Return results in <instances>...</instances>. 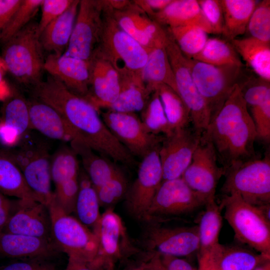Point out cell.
Segmentation results:
<instances>
[{
    "label": "cell",
    "mask_w": 270,
    "mask_h": 270,
    "mask_svg": "<svg viewBox=\"0 0 270 270\" xmlns=\"http://www.w3.org/2000/svg\"><path fill=\"white\" fill-rule=\"evenodd\" d=\"M1 232L52 240L48 206L34 200H18L16 210Z\"/></svg>",
    "instance_id": "cell-19"
},
{
    "label": "cell",
    "mask_w": 270,
    "mask_h": 270,
    "mask_svg": "<svg viewBox=\"0 0 270 270\" xmlns=\"http://www.w3.org/2000/svg\"><path fill=\"white\" fill-rule=\"evenodd\" d=\"M192 58L216 66H244L230 42L216 38H208L202 49Z\"/></svg>",
    "instance_id": "cell-37"
},
{
    "label": "cell",
    "mask_w": 270,
    "mask_h": 270,
    "mask_svg": "<svg viewBox=\"0 0 270 270\" xmlns=\"http://www.w3.org/2000/svg\"><path fill=\"white\" fill-rule=\"evenodd\" d=\"M78 158L71 147L62 146L55 152L50 160L51 178L55 186L78 176Z\"/></svg>",
    "instance_id": "cell-41"
},
{
    "label": "cell",
    "mask_w": 270,
    "mask_h": 270,
    "mask_svg": "<svg viewBox=\"0 0 270 270\" xmlns=\"http://www.w3.org/2000/svg\"><path fill=\"white\" fill-rule=\"evenodd\" d=\"M66 270H96L90 263L68 258V263Z\"/></svg>",
    "instance_id": "cell-56"
},
{
    "label": "cell",
    "mask_w": 270,
    "mask_h": 270,
    "mask_svg": "<svg viewBox=\"0 0 270 270\" xmlns=\"http://www.w3.org/2000/svg\"><path fill=\"white\" fill-rule=\"evenodd\" d=\"M204 260L205 262H206L207 269H204V270H208V264H207L206 262V260Z\"/></svg>",
    "instance_id": "cell-60"
},
{
    "label": "cell",
    "mask_w": 270,
    "mask_h": 270,
    "mask_svg": "<svg viewBox=\"0 0 270 270\" xmlns=\"http://www.w3.org/2000/svg\"><path fill=\"white\" fill-rule=\"evenodd\" d=\"M44 70L62 82L70 91L85 99L89 94L90 61L66 55L50 54Z\"/></svg>",
    "instance_id": "cell-20"
},
{
    "label": "cell",
    "mask_w": 270,
    "mask_h": 270,
    "mask_svg": "<svg viewBox=\"0 0 270 270\" xmlns=\"http://www.w3.org/2000/svg\"><path fill=\"white\" fill-rule=\"evenodd\" d=\"M185 58L192 79L209 110L210 122L239 84L244 67L216 66Z\"/></svg>",
    "instance_id": "cell-8"
},
{
    "label": "cell",
    "mask_w": 270,
    "mask_h": 270,
    "mask_svg": "<svg viewBox=\"0 0 270 270\" xmlns=\"http://www.w3.org/2000/svg\"><path fill=\"white\" fill-rule=\"evenodd\" d=\"M53 240L0 232V254L26 260H47L60 250Z\"/></svg>",
    "instance_id": "cell-25"
},
{
    "label": "cell",
    "mask_w": 270,
    "mask_h": 270,
    "mask_svg": "<svg viewBox=\"0 0 270 270\" xmlns=\"http://www.w3.org/2000/svg\"><path fill=\"white\" fill-rule=\"evenodd\" d=\"M149 256L145 262L131 270H164L162 255L149 252Z\"/></svg>",
    "instance_id": "cell-54"
},
{
    "label": "cell",
    "mask_w": 270,
    "mask_h": 270,
    "mask_svg": "<svg viewBox=\"0 0 270 270\" xmlns=\"http://www.w3.org/2000/svg\"><path fill=\"white\" fill-rule=\"evenodd\" d=\"M34 97L56 109L76 133L78 140L116 162L129 164L132 158L103 122L98 110L88 101L70 91L49 76L34 86Z\"/></svg>",
    "instance_id": "cell-1"
},
{
    "label": "cell",
    "mask_w": 270,
    "mask_h": 270,
    "mask_svg": "<svg viewBox=\"0 0 270 270\" xmlns=\"http://www.w3.org/2000/svg\"><path fill=\"white\" fill-rule=\"evenodd\" d=\"M94 189L100 206H110L126 195L128 190V181L124 174L120 170L110 180Z\"/></svg>",
    "instance_id": "cell-45"
},
{
    "label": "cell",
    "mask_w": 270,
    "mask_h": 270,
    "mask_svg": "<svg viewBox=\"0 0 270 270\" xmlns=\"http://www.w3.org/2000/svg\"><path fill=\"white\" fill-rule=\"evenodd\" d=\"M15 151L8 152L22 172L24 180L38 201L47 206L54 198L51 190L50 159L48 146L27 134Z\"/></svg>",
    "instance_id": "cell-7"
},
{
    "label": "cell",
    "mask_w": 270,
    "mask_h": 270,
    "mask_svg": "<svg viewBox=\"0 0 270 270\" xmlns=\"http://www.w3.org/2000/svg\"><path fill=\"white\" fill-rule=\"evenodd\" d=\"M42 2V0H22L2 34L1 42L5 43L28 24L40 8Z\"/></svg>",
    "instance_id": "cell-43"
},
{
    "label": "cell",
    "mask_w": 270,
    "mask_h": 270,
    "mask_svg": "<svg viewBox=\"0 0 270 270\" xmlns=\"http://www.w3.org/2000/svg\"><path fill=\"white\" fill-rule=\"evenodd\" d=\"M22 0H0V38Z\"/></svg>",
    "instance_id": "cell-51"
},
{
    "label": "cell",
    "mask_w": 270,
    "mask_h": 270,
    "mask_svg": "<svg viewBox=\"0 0 270 270\" xmlns=\"http://www.w3.org/2000/svg\"><path fill=\"white\" fill-rule=\"evenodd\" d=\"M4 44L1 58L7 72L25 85L41 82L45 59L38 23L30 22Z\"/></svg>",
    "instance_id": "cell-4"
},
{
    "label": "cell",
    "mask_w": 270,
    "mask_h": 270,
    "mask_svg": "<svg viewBox=\"0 0 270 270\" xmlns=\"http://www.w3.org/2000/svg\"><path fill=\"white\" fill-rule=\"evenodd\" d=\"M184 56L192 58L204 48L208 40V33L200 27L184 26L166 28Z\"/></svg>",
    "instance_id": "cell-39"
},
{
    "label": "cell",
    "mask_w": 270,
    "mask_h": 270,
    "mask_svg": "<svg viewBox=\"0 0 270 270\" xmlns=\"http://www.w3.org/2000/svg\"><path fill=\"white\" fill-rule=\"evenodd\" d=\"M224 14L222 34L230 42L244 34L256 8L255 0H220Z\"/></svg>",
    "instance_id": "cell-32"
},
{
    "label": "cell",
    "mask_w": 270,
    "mask_h": 270,
    "mask_svg": "<svg viewBox=\"0 0 270 270\" xmlns=\"http://www.w3.org/2000/svg\"><path fill=\"white\" fill-rule=\"evenodd\" d=\"M7 72L5 65L2 59L0 58V86L4 82V76L6 72Z\"/></svg>",
    "instance_id": "cell-58"
},
{
    "label": "cell",
    "mask_w": 270,
    "mask_h": 270,
    "mask_svg": "<svg viewBox=\"0 0 270 270\" xmlns=\"http://www.w3.org/2000/svg\"><path fill=\"white\" fill-rule=\"evenodd\" d=\"M248 107L237 84L202 135L212 144L226 171L236 164L256 158L254 146L257 134Z\"/></svg>",
    "instance_id": "cell-2"
},
{
    "label": "cell",
    "mask_w": 270,
    "mask_h": 270,
    "mask_svg": "<svg viewBox=\"0 0 270 270\" xmlns=\"http://www.w3.org/2000/svg\"><path fill=\"white\" fill-rule=\"evenodd\" d=\"M78 180L79 189L74 212L83 224L94 228L100 216L96 192L84 170H80Z\"/></svg>",
    "instance_id": "cell-35"
},
{
    "label": "cell",
    "mask_w": 270,
    "mask_h": 270,
    "mask_svg": "<svg viewBox=\"0 0 270 270\" xmlns=\"http://www.w3.org/2000/svg\"><path fill=\"white\" fill-rule=\"evenodd\" d=\"M104 10L102 0H80L72 32L64 54L91 59L99 43Z\"/></svg>",
    "instance_id": "cell-13"
},
{
    "label": "cell",
    "mask_w": 270,
    "mask_h": 270,
    "mask_svg": "<svg viewBox=\"0 0 270 270\" xmlns=\"http://www.w3.org/2000/svg\"><path fill=\"white\" fill-rule=\"evenodd\" d=\"M173 0H136L133 2L148 17L164 9Z\"/></svg>",
    "instance_id": "cell-52"
},
{
    "label": "cell",
    "mask_w": 270,
    "mask_h": 270,
    "mask_svg": "<svg viewBox=\"0 0 270 270\" xmlns=\"http://www.w3.org/2000/svg\"><path fill=\"white\" fill-rule=\"evenodd\" d=\"M250 37L270 44V0L258 2L248 20L246 32Z\"/></svg>",
    "instance_id": "cell-42"
},
{
    "label": "cell",
    "mask_w": 270,
    "mask_h": 270,
    "mask_svg": "<svg viewBox=\"0 0 270 270\" xmlns=\"http://www.w3.org/2000/svg\"><path fill=\"white\" fill-rule=\"evenodd\" d=\"M198 2L212 28L213 34H222L224 20L220 0H198Z\"/></svg>",
    "instance_id": "cell-49"
},
{
    "label": "cell",
    "mask_w": 270,
    "mask_h": 270,
    "mask_svg": "<svg viewBox=\"0 0 270 270\" xmlns=\"http://www.w3.org/2000/svg\"><path fill=\"white\" fill-rule=\"evenodd\" d=\"M222 192L238 194L254 206L270 204V155L236 164L226 171Z\"/></svg>",
    "instance_id": "cell-6"
},
{
    "label": "cell",
    "mask_w": 270,
    "mask_h": 270,
    "mask_svg": "<svg viewBox=\"0 0 270 270\" xmlns=\"http://www.w3.org/2000/svg\"><path fill=\"white\" fill-rule=\"evenodd\" d=\"M264 218L270 223V204L255 206Z\"/></svg>",
    "instance_id": "cell-57"
},
{
    "label": "cell",
    "mask_w": 270,
    "mask_h": 270,
    "mask_svg": "<svg viewBox=\"0 0 270 270\" xmlns=\"http://www.w3.org/2000/svg\"><path fill=\"white\" fill-rule=\"evenodd\" d=\"M253 270H268L264 267H258L256 268H255Z\"/></svg>",
    "instance_id": "cell-59"
},
{
    "label": "cell",
    "mask_w": 270,
    "mask_h": 270,
    "mask_svg": "<svg viewBox=\"0 0 270 270\" xmlns=\"http://www.w3.org/2000/svg\"><path fill=\"white\" fill-rule=\"evenodd\" d=\"M248 106L260 104L270 94V81L244 74L238 84Z\"/></svg>",
    "instance_id": "cell-44"
},
{
    "label": "cell",
    "mask_w": 270,
    "mask_h": 270,
    "mask_svg": "<svg viewBox=\"0 0 270 270\" xmlns=\"http://www.w3.org/2000/svg\"><path fill=\"white\" fill-rule=\"evenodd\" d=\"M0 270H57L56 266L46 260L33 259L14 262Z\"/></svg>",
    "instance_id": "cell-50"
},
{
    "label": "cell",
    "mask_w": 270,
    "mask_h": 270,
    "mask_svg": "<svg viewBox=\"0 0 270 270\" xmlns=\"http://www.w3.org/2000/svg\"><path fill=\"white\" fill-rule=\"evenodd\" d=\"M146 130L153 134L170 136L174 131L166 116L156 91L150 95L140 118Z\"/></svg>",
    "instance_id": "cell-40"
},
{
    "label": "cell",
    "mask_w": 270,
    "mask_h": 270,
    "mask_svg": "<svg viewBox=\"0 0 270 270\" xmlns=\"http://www.w3.org/2000/svg\"><path fill=\"white\" fill-rule=\"evenodd\" d=\"M48 208L51 219L52 238L54 242L68 258L92 264L98 250L96 234L79 220L66 214L56 204L54 196Z\"/></svg>",
    "instance_id": "cell-9"
},
{
    "label": "cell",
    "mask_w": 270,
    "mask_h": 270,
    "mask_svg": "<svg viewBox=\"0 0 270 270\" xmlns=\"http://www.w3.org/2000/svg\"><path fill=\"white\" fill-rule=\"evenodd\" d=\"M78 189V177L56 185L54 200L68 214L75 211Z\"/></svg>",
    "instance_id": "cell-46"
},
{
    "label": "cell",
    "mask_w": 270,
    "mask_h": 270,
    "mask_svg": "<svg viewBox=\"0 0 270 270\" xmlns=\"http://www.w3.org/2000/svg\"><path fill=\"white\" fill-rule=\"evenodd\" d=\"M160 146L142 158L136 178L128 188L126 195L128 211L139 220H143L162 182V171L159 156Z\"/></svg>",
    "instance_id": "cell-14"
},
{
    "label": "cell",
    "mask_w": 270,
    "mask_h": 270,
    "mask_svg": "<svg viewBox=\"0 0 270 270\" xmlns=\"http://www.w3.org/2000/svg\"><path fill=\"white\" fill-rule=\"evenodd\" d=\"M0 192L22 200L38 201L28 187L22 171L8 154L0 152Z\"/></svg>",
    "instance_id": "cell-33"
},
{
    "label": "cell",
    "mask_w": 270,
    "mask_h": 270,
    "mask_svg": "<svg viewBox=\"0 0 270 270\" xmlns=\"http://www.w3.org/2000/svg\"><path fill=\"white\" fill-rule=\"evenodd\" d=\"M150 18L164 28L194 26L208 34H213L197 0H173L164 9Z\"/></svg>",
    "instance_id": "cell-26"
},
{
    "label": "cell",
    "mask_w": 270,
    "mask_h": 270,
    "mask_svg": "<svg viewBox=\"0 0 270 270\" xmlns=\"http://www.w3.org/2000/svg\"><path fill=\"white\" fill-rule=\"evenodd\" d=\"M31 130L44 136L63 142L78 140L74 131L54 108L34 97L28 100Z\"/></svg>",
    "instance_id": "cell-24"
},
{
    "label": "cell",
    "mask_w": 270,
    "mask_h": 270,
    "mask_svg": "<svg viewBox=\"0 0 270 270\" xmlns=\"http://www.w3.org/2000/svg\"><path fill=\"white\" fill-rule=\"evenodd\" d=\"M218 164L212 144L201 137L191 162L181 177L191 189L207 202L215 198L218 182L226 173Z\"/></svg>",
    "instance_id": "cell-15"
},
{
    "label": "cell",
    "mask_w": 270,
    "mask_h": 270,
    "mask_svg": "<svg viewBox=\"0 0 270 270\" xmlns=\"http://www.w3.org/2000/svg\"><path fill=\"white\" fill-rule=\"evenodd\" d=\"M251 108V116L255 126L257 138L266 144L270 141V94L263 102Z\"/></svg>",
    "instance_id": "cell-47"
},
{
    "label": "cell",
    "mask_w": 270,
    "mask_h": 270,
    "mask_svg": "<svg viewBox=\"0 0 270 270\" xmlns=\"http://www.w3.org/2000/svg\"><path fill=\"white\" fill-rule=\"evenodd\" d=\"M202 134L188 126L166 136L159 150L162 181L181 178L200 143Z\"/></svg>",
    "instance_id": "cell-18"
},
{
    "label": "cell",
    "mask_w": 270,
    "mask_h": 270,
    "mask_svg": "<svg viewBox=\"0 0 270 270\" xmlns=\"http://www.w3.org/2000/svg\"><path fill=\"white\" fill-rule=\"evenodd\" d=\"M32 130L28 100L13 92L4 99L0 118V142L7 146H17Z\"/></svg>",
    "instance_id": "cell-23"
},
{
    "label": "cell",
    "mask_w": 270,
    "mask_h": 270,
    "mask_svg": "<svg viewBox=\"0 0 270 270\" xmlns=\"http://www.w3.org/2000/svg\"><path fill=\"white\" fill-rule=\"evenodd\" d=\"M165 42L166 40L149 50L147 61L142 71V80L150 94L160 84L169 86L176 92L175 78Z\"/></svg>",
    "instance_id": "cell-29"
},
{
    "label": "cell",
    "mask_w": 270,
    "mask_h": 270,
    "mask_svg": "<svg viewBox=\"0 0 270 270\" xmlns=\"http://www.w3.org/2000/svg\"><path fill=\"white\" fill-rule=\"evenodd\" d=\"M164 270H194L187 261L178 257L162 256Z\"/></svg>",
    "instance_id": "cell-53"
},
{
    "label": "cell",
    "mask_w": 270,
    "mask_h": 270,
    "mask_svg": "<svg viewBox=\"0 0 270 270\" xmlns=\"http://www.w3.org/2000/svg\"><path fill=\"white\" fill-rule=\"evenodd\" d=\"M90 61V90L86 100L100 112L116 99L120 90V78L112 64L96 50Z\"/></svg>",
    "instance_id": "cell-22"
},
{
    "label": "cell",
    "mask_w": 270,
    "mask_h": 270,
    "mask_svg": "<svg viewBox=\"0 0 270 270\" xmlns=\"http://www.w3.org/2000/svg\"><path fill=\"white\" fill-rule=\"evenodd\" d=\"M206 200L191 189L182 178L164 180L146 212L143 221L163 222L190 213L204 206Z\"/></svg>",
    "instance_id": "cell-10"
},
{
    "label": "cell",
    "mask_w": 270,
    "mask_h": 270,
    "mask_svg": "<svg viewBox=\"0 0 270 270\" xmlns=\"http://www.w3.org/2000/svg\"><path fill=\"white\" fill-rule=\"evenodd\" d=\"M150 224L144 238V244L148 252L178 258L198 252V225L166 227L157 222Z\"/></svg>",
    "instance_id": "cell-16"
},
{
    "label": "cell",
    "mask_w": 270,
    "mask_h": 270,
    "mask_svg": "<svg viewBox=\"0 0 270 270\" xmlns=\"http://www.w3.org/2000/svg\"><path fill=\"white\" fill-rule=\"evenodd\" d=\"M230 43L258 76L270 81V44L252 37L236 38Z\"/></svg>",
    "instance_id": "cell-31"
},
{
    "label": "cell",
    "mask_w": 270,
    "mask_h": 270,
    "mask_svg": "<svg viewBox=\"0 0 270 270\" xmlns=\"http://www.w3.org/2000/svg\"><path fill=\"white\" fill-rule=\"evenodd\" d=\"M154 90L158 94L172 128L175 130L188 126L191 122L190 112L178 94L164 84L158 85Z\"/></svg>",
    "instance_id": "cell-38"
},
{
    "label": "cell",
    "mask_w": 270,
    "mask_h": 270,
    "mask_svg": "<svg viewBox=\"0 0 270 270\" xmlns=\"http://www.w3.org/2000/svg\"><path fill=\"white\" fill-rule=\"evenodd\" d=\"M268 258L256 254L240 245L218 243L204 258L210 266L217 270H253L262 258Z\"/></svg>",
    "instance_id": "cell-27"
},
{
    "label": "cell",
    "mask_w": 270,
    "mask_h": 270,
    "mask_svg": "<svg viewBox=\"0 0 270 270\" xmlns=\"http://www.w3.org/2000/svg\"><path fill=\"white\" fill-rule=\"evenodd\" d=\"M165 46L175 78L176 93L189 110L192 128L202 135L210 122L208 107L192 79L185 56L167 30Z\"/></svg>",
    "instance_id": "cell-11"
},
{
    "label": "cell",
    "mask_w": 270,
    "mask_h": 270,
    "mask_svg": "<svg viewBox=\"0 0 270 270\" xmlns=\"http://www.w3.org/2000/svg\"><path fill=\"white\" fill-rule=\"evenodd\" d=\"M13 206L14 204L0 192V232L11 216Z\"/></svg>",
    "instance_id": "cell-55"
},
{
    "label": "cell",
    "mask_w": 270,
    "mask_h": 270,
    "mask_svg": "<svg viewBox=\"0 0 270 270\" xmlns=\"http://www.w3.org/2000/svg\"><path fill=\"white\" fill-rule=\"evenodd\" d=\"M150 95L142 81L120 80L119 94L106 110L122 112H142Z\"/></svg>",
    "instance_id": "cell-36"
},
{
    "label": "cell",
    "mask_w": 270,
    "mask_h": 270,
    "mask_svg": "<svg viewBox=\"0 0 270 270\" xmlns=\"http://www.w3.org/2000/svg\"><path fill=\"white\" fill-rule=\"evenodd\" d=\"M94 228L98 250L92 266L96 270L102 266H110L133 248L122 219L112 208H108L100 214Z\"/></svg>",
    "instance_id": "cell-17"
},
{
    "label": "cell",
    "mask_w": 270,
    "mask_h": 270,
    "mask_svg": "<svg viewBox=\"0 0 270 270\" xmlns=\"http://www.w3.org/2000/svg\"><path fill=\"white\" fill-rule=\"evenodd\" d=\"M220 205L238 240L269 258L270 223L256 207L235 193L224 195Z\"/></svg>",
    "instance_id": "cell-5"
},
{
    "label": "cell",
    "mask_w": 270,
    "mask_h": 270,
    "mask_svg": "<svg viewBox=\"0 0 270 270\" xmlns=\"http://www.w3.org/2000/svg\"><path fill=\"white\" fill-rule=\"evenodd\" d=\"M100 112L110 132L134 156L143 158L160 146L165 138L163 135L148 132L135 113L110 110Z\"/></svg>",
    "instance_id": "cell-12"
},
{
    "label": "cell",
    "mask_w": 270,
    "mask_h": 270,
    "mask_svg": "<svg viewBox=\"0 0 270 270\" xmlns=\"http://www.w3.org/2000/svg\"><path fill=\"white\" fill-rule=\"evenodd\" d=\"M95 50L112 64L120 80H142L148 51L120 27L105 4L100 41Z\"/></svg>",
    "instance_id": "cell-3"
},
{
    "label": "cell",
    "mask_w": 270,
    "mask_h": 270,
    "mask_svg": "<svg viewBox=\"0 0 270 270\" xmlns=\"http://www.w3.org/2000/svg\"><path fill=\"white\" fill-rule=\"evenodd\" d=\"M74 0H42L40 8L42 14L38 23L40 34L51 22L62 15Z\"/></svg>",
    "instance_id": "cell-48"
},
{
    "label": "cell",
    "mask_w": 270,
    "mask_h": 270,
    "mask_svg": "<svg viewBox=\"0 0 270 270\" xmlns=\"http://www.w3.org/2000/svg\"><path fill=\"white\" fill-rule=\"evenodd\" d=\"M200 220L198 226V252L202 258H206L218 242L222 226V208L215 198L208 200Z\"/></svg>",
    "instance_id": "cell-34"
},
{
    "label": "cell",
    "mask_w": 270,
    "mask_h": 270,
    "mask_svg": "<svg viewBox=\"0 0 270 270\" xmlns=\"http://www.w3.org/2000/svg\"><path fill=\"white\" fill-rule=\"evenodd\" d=\"M110 10L120 27L148 52L165 41L166 28L148 17L133 2L125 9Z\"/></svg>",
    "instance_id": "cell-21"
},
{
    "label": "cell",
    "mask_w": 270,
    "mask_h": 270,
    "mask_svg": "<svg viewBox=\"0 0 270 270\" xmlns=\"http://www.w3.org/2000/svg\"><path fill=\"white\" fill-rule=\"evenodd\" d=\"M70 144L80 158L83 170L94 188L104 184L120 170L110 160L96 154V152L84 142L74 140Z\"/></svg>",
    "instance_id": "cell-30"
},
{
    "label": "cell",
    "mask_w": 270,
    "mask_h": 270,
    "mask_svg": "<svg viewBox=\"0 0 270 270\" xmlns=\"http://www.w3.org/2000/svg\"><path fill=\"white\" fill-rule=\"evenodd\" d=\"M80 0H74L70 6L43 30L40 42L43 50L51 54H61L69 44L78 14Z\"/></svg>",
    "instance_id": "cell-28"
}]
</instances>
